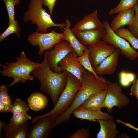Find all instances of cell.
Segmentation results:
<instances>
[{
    "label": "cell",
    "mask_w": 138,
    "mask_h": 138,
    "mask_svg": "<svg viewBox=\"0 0 138 138\" xmlns=\"http://www.w3.org/2000/svg\"><path fill=\"white\" fill-rule=\"evenodd\" d=\"M108 81L104 78L97 79L93 73L86 70L82 75L81 87L71 105L65 112L55 117L53 128L64 122L68 121L73 112L93 95L106 90Z\"/></svg>",
    "instance_id": "cell-1"
},
{
    "label": "cell",
    "mask_w": 138,
    "mask_h": 138,
    "mask_svg": "<svg viewBox=\"0 0 138 138\" xmlns=\"http://www.w3.org/2000/svg\"><path fill=\"white\" fill-rule=\"evenodd\" d=\"M48 50L44 52L43 59L40 65L31 73L39 80L40 90L50 95L54 106L67 84V72L57 73L51 69L47 60Z\"/></svg>",
    "instance_id": "cell-2"
},
{
    "label": "cell",
    "mask_w": 138,
    "mask_h": 138,
    "mask_svg": "<svg viewBox=\"0 0 138 138\" xmlns=\"http://www.w3.org/2000/svg\"><path fill=\"white\" fill-rule=\"evenodd\" d=\"M16 59V60L14 62H5L6 65L0 64L3 68L0 71V73L3 76L13 79L12 82L8 87L19 82L24 83L34 80L35 78L31 75L30 73L41 65V63L31 61L27 58L24 51Z\"/></svg>",
    "instance_id": "cell-3"
},
{
    "label": "cell",
    "mask_w": 138,
    "mask_h": 138,
    "mask_svg": "<svg viewBox=\"0 0 138 138\" xmlns=\"http://www.w3.org/2000/svg\"><path fill=\"white\" fill-rule=\"evenodd\" d=\"M67 72V84L55 105L49 112L42 115L37 116L31 119L32 123L40 118L47 116L55 118L64 113L70 106L75 95L80 88L82 83L81 80L71 73Z\"/></svg>",
    "instance_id": "cell-4"
},
{
    "label": "cell",
    "mask_w": 138,
    "mask_h": 138,
    "mask_svg": "<svg viewBox=\"0 0 138 138\" xmlns=\"http://www.w3.org/2000/svg\"><path fill=\"white\" fill-rule=\"evenodd\" d=\"M43 5L42 0H30L28 5V10L24 14L23 21L31 22L32 24L36 25V31L41 33H47L48 29L51 27L63 28L65 26V23L54 22L51 15L42 7Z\"/></svg>",
    "instance_id": "cell-5"
},
{
    "label": "cell",
    "mask_w": 138,
    "mask_h": 138,
    "mask_svg": "<svg viewBox=\"0 0 138 138\" xmlns=\"http://www.w3.org/2000/svg\"><path fill=\"white\" fill-rule=\"evenodd\" d=\"M27 40L32 45L39 46L38 53L41 55L45 51L50 49L56 44L64 40V35L63 32L58 33L55 29L46 33L34 31L28 36Z\"/></svg>",
    "instance_id": "cell-6"
},
{
    "label": "cell",
    "mask_w": 138,
    "mask_h": 138,
    "mask_svg": "<svg viewBox=\"0 0 138 138\" xmlns=\"http://www.w3.org/2000/svg\"><path fill=\"white\" fill-rule=\"evenodd\" d=\"M103 23L106 32L102 40L116 49H120L121 54L129 59L133 60L138 58V52L131 46L126 39L118 36L112 30L108 21L106 20Z\"/></svg>",
    "instance_id": "cell-7"
},
{
    "label": "cell",
    "mask_w": 138,
    "mask_h": 138,
    "mask_svg": "<svg viewBox=\"0 0 138 138\" xmlns=\"http://www.w3.org/2000/svg\"><path fill=\"white\" fill-rule=\"evenodd\" d=\"M122 91L121 87L118 82L108 80L106 94L103 105V107L106 108L108 113H111L114 107L120 109L129 104V98L122 93Z\"/></svg>",
    "instance_id": "cell-8"
},
{
    "label": "cell",
    "mask_w": 138,
    "mask_h": 138,
    "mask_svg": "<svg viewBox=\"0 0 138 138\" xmlns=\"http://www.w3.org/2000/svg\"><path fill=\"white\" fill-rule=\"evenodd\" d=\"M48 50L47 60L49 65L53 71L60 72L59 62L70 52H74L68 42L63 40L56 44L53 47Z\"/></svg>",
    "instance_id": "cell-9"
},
{
    "label": "cell",
    "mask_w": 138,
    "mask_h": 138,
    "mask_svg": "<svg viewBox=\"0 0 138 138\" xmlns=\"http://www.w3.org/2000/svg\"><path fill=\"white\" fill-rule=\"evenodd\" d=\"M55 118L47 116L38 119L30 127L27 138H48L50 137Z\"/></svg>",
    "instance_id": "cell-10"
},
{
    "label": "cell",
    "mask_w": 138,
    "mask_h": 138,
    "mask_svg": "<svg viewBox=\"0 0 138 138\" xmlns=\"http://www.w3.org/2000/svg\"><path fill=\"white\" fill-rule=\"evenodd\" d=\"M88 48L89 60L93 69L110 55L116 49L114 47L108 44L103 40L94 46Z\"/></svg>",
    "instance_id": "cell-11"
},
{
    "label": "cell",
    "mask_w": 138,
    "mask_h": 138,
    "mask_svg": "<svg viewBox=\"0 0 138 138\" xmlns=\"http://www.w3.org/2000/svg\"><path fill=\"white\" fill-rule=\"evenodd\" d=\"M78 56L75 52H70L59 62V65L61 73L68 72L81 80L82 75L86 70L77 60Z\"/></svg>",
    "instance_id": "cell-12"
},
{
    "label": "cell",
    "mask_w": 138,
    "mask_h": 138,
    "mask_svg": "<svg viewBox=\"0 0 138 138\" xmlns=\"http://www.w3.org/2000/svg\"><path fill=\"white\" fill-rule=\"evenodd\" d=\"M105 28L103 24L99 19L98 12L95 10L85 16L71 29L73 32Z\"/></svg>",
    "instance_id": "cell-13"
},
{
    "label": "cell",
    "mask_w": 138,
    "mask_h": 138,
    "mask_svg": "<svg viewBox=\"0 0 138 138\" xmlns=\"http://www.w3.org/2000/svg\"><path fill=\"white\" fill-rule=\"evenodd\" d=\"M106 32L105 28L76 32L74 33L83 45L90 47L101 42Z\"/></svg>",
    "instance_id": "cell-14"
},
{
    "label": "cell",
    "mask_w": 138,
    "mask_h": 138,
    "mask_svg": "<svg viewBox=\"0 0 138 138\" xmlns=\"http://www.w3.org/2000/svg\"><path fill=\"white\" fill-rule=\"evenodd\" d=\"M120 54V50L116 49L110 55L94 68L96 74L98 75H110L113 74L116 70Z\"/></svg>",
    "instance_id": "cell-15"
},
{
    "label": "cell",
    "mask_w": 138,
    "mask_h": 138,
    "mask_svg": "<svg viewBox=\"0 0 138 138\" xmlns=\"http://www.w3.org/2000/svg\"><path fill=\"white\" fill-rule=\"evenodd\" d=\"M30 124L27 122L16 126L9 120L3 129L2 136L4 138H27Z\"/></svg>",
    "instance_id": "cell-16"
},
{
    "label": "cell",
    "mask_w": 138,
    "mask_h": 138,
    "mask_svg": "<svg viewBox=\"0 0 138 138\" xmlns=\"http://www.w3.org/2000/svg\"><path fill=\"white\" fill-rule=\"evenodd\" d=\"M65 21V26L63 28H60L64 34V40L68 42L78 56H81L85 48L87 47L83 45L72 31L70 28V21L68 19H66Z\"/></svg>",
    "instance_id": "cell-17"
},
{
    "label": "cell",
    "mask_w": 138,
    "mask_h": 138,
    "mask_svg": "<svg viewBox=\"0 0 138 138\" xmlns=\"http://www.w3.org/2000/svg\"><path fill=\"white\" fill-rule=\"evenodd\" d=\"M72 114L80 120H87L90 121H96L100 120L113 119V116L108 112H105L101 110L93 111L78 108L73 112Z\"/></svg>",
    "instance_id": "cell-18"
},
{
    "label": "cell",
    "mask_w": 138,
    "mask_h": 138,
    "mask_svg": "<svg viewBox=\"0 0 138 138\" xmlns=\"http://www.w3.org/2000/svg\"><path fill=\"white\" fill-rule=\"evenodd\" d=\"M100 126L96 135L97 138H114L119 133L116 122L113 119L98 120Z\"/></svg>",
    "instance_id": "cell-19"
},
{
    "label": "cell",
    "mask_w": 138,
    "mask_h": 138,
    "mask_svg": "<svg viewBox=\"0 0 138 138\" xmlns=\"http://www.w3.org/2000/svg\"><path fill=\"white\" fill-rule=\"evenodd\" d=\"M134 12V7L118 13L113 17L111 22L110 25L111 29L116 32L120 28L131 24L133 19Z\"/></svg>",
    "instance_id": "cell-20"
},
{
    "label": "cell",
    "mask_w": 138,
    "mask_h": 138,
    "mask_svg": "<svg viewBox=\"0 0 138 138\" xmlns=\"http://www.w3.org/2000/svg\"><path fill=\"white\" fill-rule=\"evenodd\" d=\"M107 89L93 95L78 108L93 111L101 110L105 99Z\"/></svg>",
    "instance_id": "cell-21"
},
{
    "label": "cell",
    "mask_w": 138,
    "mask_h": 138,
    "mask_svg": "<svg viewBox=\"0 0 138 138\" xmlns=\"http://www.w3.org/2000/svg\"><path fill=\"white\" fill-rule=\"evenodd\" d=\"M27 102L30 109L35 112L43 110L48 103L46 96L39 92L31 94L28 98Z\"/></svg>",
    "instance_id": "cell-22"
},
{
    "label": "cell",
    "mask_w": 138,
    "mask_h": 138,
    "mask_svg": "<svg viewBox=\"0 0 138 138\" xmlns=\"http://www.w3.org/2000/svg\"><path fill=\"white\" fill-rule=\"evenodd\" d=\"M7 87L3 84L0 86V113L10 112L12 106V100L8 93Z\"/></svg>",
    "instance_id": "cell-23"
},
{
    "label": "cell",
    "mask_w": 138,
    "mask_h": 138,
    "mask_svg": "<svg viewBox=\"0 0 138 138\" xmlns=\"http://www.w3.org/2000/svg\"><path fill=\"white\" fill-rule=\"evenodd\" d=\"M89 49L88 47H87L84 50L83 54L81 56H78L77 59L86 70L93 73L97 78L98 79L103 78V77H99L94 71L89 60Z\"/></svg>",
    "instance_id": "cell-24"
},
{
    "label": "cell",
    "mask_w": 138,
    "mask_h": 138,
    "mask_svg": "<svg viewBox=\"0 0 138 138\" xmlns=\"http://www.w3.org/2000/svg\"><path fill=\"white\" fill-rule=\"evenodd\" d=\"M115 32L118 36L126 39L134 49H138V39L134 36L128 29L122 27L118 29Z\"/></svg>",
    "instance_id": "cell-25"
},
{
    "label": "cell",
    "mask_w": 138,
    "mask_h": 138,
    "mask_svg": "<svg viewBox=\"0 0 138 138\" xmlns=\"http://www.w3.org/2000/svg\"><path fill=\"white\" fill-rule=\"evenodd\" d=\"M138 0H120L117 5L111 9L109 14L111 15L134 7Z\"/></svg>",
    "instance_id": "cell-26"
},
{
    "label": "cell",
    "mask_w": 138,
    "mask_h": 138,
    "mask_svg": "<svg viewBox=\"0 0 138 138\" xmlns=\"http://www.w3.org/2000/svg\"><path fill=\"white\" fill-rule=\"evenodd\" d=\"M21 29L19 26L18 22L16 20L12 23L9 25L7 29L0 35V42L12 34H16L19 38L21 37Z\"/></svg>",
    "instance_id": "cell-27"
},
{
    "label": "cell",
    "mask_w": 138,
    "mask_h": 138,
    "mask_svg": "<svg viewBox=\"0 0 138 138\" xmlns=\"http://www.w3.org/2000/svg\"><path fill=\"white\" fill-rule=\"evenodd\" d=\"M29 108L28 105L24 101L20 98H17L13 104L10 112L12 114L27 112L29 111Z\"/></svg>",
    "instance_id": "cell-28"
},
{
    "label": "cell",
    "mask_w": 138,
    "mask_h": 138,
    "mask_svg": "<svg viewBox=\"0 0 138 138\" xmlns=\"http://www.w3.org/2000/svg\"><path fill=\"white\" fill-rule=\"evenodd\" d=\"M31 119L30 115L27 112H24L13 114L9 120L14 124L18 126L25 123Z\"/></svg>",
    "instance_id": "cell-29"
},
{
    "label": "cell",
    "mask_w": 138,
    "mask_h": 138,
    "mask_svg": "<svg viewBox=\"0 0 138 138\" xmlns=\"http://www.w3.org/2000/svg\"><path fill=\"white\" fill-rule=\"evenodd\" d=\"M4 3L8 14V25L16 20L15 18V6L16 5V0H2Z\"/></svg>",
    "instance_id": "cell-30"
},
{
    "label": "cell",
    "mask_w": 138,
    "mask_h": 138,
    "mask_svg": "<svg viewBox=\"0 0 138 138\" xmlns=\"http://www.w3.org/2000/svg\"><path fill=\"white\" fill-rule=\"evenodd\" d=\"M134 14L131 24L128 25V29L132 34L138 39V3L134 7Z\"/></svg>",
    "instance_id": "cell-31"
},
{
    "label": "cell",
    "mask_w": 138,
    "mask_h": 138,
    "mask_svg": "<svg viewBox=\"0 0 138 138\" xmlns=\"http://www.w3.org/2000/svg\"><path fill=\"white\" fill-rule=\"evenodd\" d=\"M68 137L69 138H89L90 137L89 130L88 128H82L77 129Z\"/></svg>",
    "instance_id": "cell-32"
},
{
    "label": "cell",
    "mask_w": 138,
    "mask_h": 138,
    "mask_svg": "<svg viewBox=\"0 0 138 138\" xmlns=\"http://www.w3.org/2000/svg\"><path fill=\"white\" fill-rule=\"evenodd\" d=\"M119 79L121 85L124 87L128 86L131 83L129 80L127 72L125 71L121 72L119 75Z\"/></svg>",
    "instance_id": "cell-33"
},
{
    "label": "cell",
    "mask_w": 138,
    "mask_h": 138,
    "mask_svg": "<svg viewBox=\"0 0 138 138\" xmlns=\"http://www.w3.org/2000/svg\"><path fill=\"white\" fill-rule=\"evenodd\" d=\"M57 0H42L43 5L47 6L49 9V14L52 15L53 9Z\"/></svg>",
    "instance_id": "cell-34"
},
{
    "label": "cell",
    "mask_w": 138,
    "mask_h": 138,
    "mask_svg": "<svg viewBox=\"0 0 138 138\" xmlns=\"http://www.w3.org/2000/svg\"><path fill=\"white\" fill-rule=\"evenodd\" d=\"M130 94V95L135 97L138 101V79L135 80L133 82Z\"/></svg>",
    "instance_id": "cell-35"
},
{
    "label": "cell",
    "mask_w": 138,
    "mask_h": 138,
    "mask_svg": "<svg viewBox=\"0 0 138 138\" xmlns=\"http://www.w3.org/2000/svg\"><path fill=\"white\" fill-rule=\"evenodd\" d=\"M116 121L118 123L122 124L130 128L134 129L138 131V128L135 126L134 125L129 123L128 122H124L119 119H117L116 120Z\"/></svg>",
    "instance_id": "cell-36"
},
{
    "label": "cell",
    "mask_w": 138,
    "mask_h": 138,
    "mask_svg": "<svg viewBox=\"0 0 138 138\" xmlns=\"http://www.w3.org/2000/svg\"><path fill=\"white\" fill-rule=\"evenodd\" d=\"M6 124L1 121H0V138H2V134L1 131L2 129H3Z\"/></svg>",
    "instance_id": "cell-37"
},
{
    "label": "cell",
    "mask_w": 138,
    "mask_h": 138,
    "mask_svg": "<svg viewBox=\"0 0 138 138\" xmlns=\"http://www.w3.org/2000/svg\"><path fill=\"white\" fill-rule=\"evenodd\" d=\"M16 5H18L20 3V0H16Z\"/></svg>",
    "instance_id": "cell-38"
},
{
    "label": "cell",
    "mask_w": 138,
    "mask_h": 138,
    "mask_svg": "<svg viewBox=\"0 0 138 138\" xmlns=\"http://www.w3.org/2000/svg\"><path fill=\"white\" fill-rule=\"evenodd\" d=\"M137 79H138V77Z\"/></svg>",
    "instance_id": "cell-39"
}]
</instances>
